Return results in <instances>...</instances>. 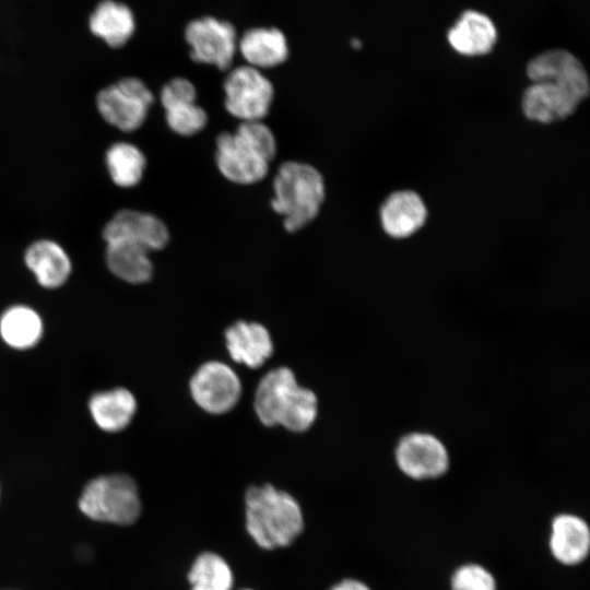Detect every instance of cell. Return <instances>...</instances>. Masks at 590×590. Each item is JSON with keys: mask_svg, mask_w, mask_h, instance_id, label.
Here are the masks:
<instances>
[{"mask_svg": "<svg viewBox=\"0 0 590 590\" xmlns=\"http://www.w3.org/2000/svg\"><path fill=\"white\" fill-rule=\"evenodd\" d=\"M275 154V137L261 120L241 121L235 132H223L216 139V166L227 180L238 185L262 180Z\"/></svg>", "mask_w": 590, "mask_h": 590, "instance_id": "cell-1", "label": "cell"}, {"mask_svg": "<svg viewBox=\"0 0 590 590\" xmlns=\"http://www.w3.org/2000/svg\"><path fill=\"white\" fill-rule=\"evenodd\" d=\"M246 529L262 548L288 546L304 528L296 499L270 484L251 486L245 495Z\"/></svg>", "mask_w": 590, "mask_h": 590, "instance_id": "cell-2", "label": "cell"}, {"mask_svg": "<svg viewBox=\"0 0 590 590\" xmlns=\"http://www.w3.org/2000/svg\"><path fill=\"white\" fill-rule=\"evenodd\" d=\"M273 191L271 208L283 217V226L290 233L305 227L319 214L326 196L320 172L309 164L293 161L279 167Z\"/></svg>", "mask_w": 590, "mask_h": 590, "instance_id": "cell-3", "label": "cell"}, {"mask_svg": "<svg viewBox=\"0 0 590 590\" xmlns=\"http://www.w3.org/2000/svg\"><path fill=\"white\" fill-rule=\"evenodd\" d=\"M78 506L87 518L116 526H130L141 514L135 482L127 474H107L91 480L83 488Z\"/></svg>", "mask_w": 590, "mask_h": 590, "instance_id": "cell-4", "label": "cell"}, {"mask_svg": "<svg viewBox=\"0 0 590 590\" xmlns=\"http://www.w3.org/2000/svg\"><path fill=\"white\" fill-rule=\"evenodd\" d=\"M190 58L197 63L228 70L237 52L238 36L234 24L213 15L190 20L184 28Z\"/></svg>", "mask_w": 590, "mask_h": 590, "instance_id": "cell-5", "label": "cell"}, {"mask_svg": "<svg viewBox=\"0 0 590 590\" xmlns=\"http://www.w3.org/2000/svg\"><path fill=\"white\" fill-rule=\"evenodd\" d=\"M226 110L241 121H259L269 113L274 97L272 82L248 64L233 68L223 84Z\"/></svg>", "mask_w": 590, "mask_h": 590, "instance_id": "cell-6", "label": "cell"}, {"mask_svg": "<svg viewBox=\"0 0 590 590\" xmlns=\"http://www.w3.org/2000/svg\"><path fill=\"white\" fill-rule=\"evenodd\" d=\"M154 102L146 84L134 76L123 78L101 90L97 109L111 126L129 132L140 128Z\"/></svg>", "mask_w": 590, "mask_h": 590, "instance_id": "cell-7", "label": "cell"}, {"mask_svg": "<svg viewBox=\"0 0 590 590\" xmlns=\"http://www.w3.org/2000/svg\"><path fill=\"white\" fill-rule=\"evenodd\" d=\"M190 392L196 403L212 414H222L239 400L241 384L235 371L224 363L203 364L190 380Z\"/></svg>", "mask_w": 590, "mask_h": 590, "instance_id": "cell-8", "label": "cell"}, {"mask_svg": "<svg viewBox=\"0 0 590 590\" xmlns=\"http://www.w3.org/2000/svg\"><path fill=\"white\" fill-rule=\"evenodd\" d=\"M399 469L415 480L435 479L449 467V456L444 444L427 433L405 435L396 449Z\"/></svg>", "mask_w": 590, "mask_h": 590, "instance_id": "cell-9", "label": "cell"}, {"mask_svg": "<svg viewBox=\"0 0 590 590\" xmlns=\"http://www.w3.org/2000/svg\"><path fill=\"white\" fill-rule=\"evenodd\" d=\"M531 82H551L573 93L583 102L590 93V81L581 61L565 49L546 50L527 66Z\"/></svg>", "mask_w": 590, "mask_h": 590, "instance_id": "cell-10", "label": "cell"}, {"mask_svg": "<svg viewBox=\"0 0 590 590\" xmlns=\"http://www.w3.org/2000/svg\"><path fill=\"white\" fill-rule=\"evenodd\" d=\"M161 103L166 122L175 133L190 137L205 127L206 113L197 104V90L188 79L177 76L168 81L162 87Z\"/></svg>", "mask_w": 590, "mask_h": 590, "instance_id": "cell-11", "label": "cell"}, {"mask_svg": "<svg viewBox=\"0 0 590 590\" xmlns=\"http://www.w3.org/2000/svg\"><path fill=\"white\" fill-rule=\"evenodd\" d=\"M103 238L113 240H130L141 244L150 251L163 249L169 241V232L165 223L157 216L135 211L121 210L104 226Z\"/></svg>", "mask_w": 590, "mask_h": 590, "instance_id": "cell-12", "label": "cell"}, {"mask_svg": "<svg viewBox=\"0 0 590 590\" xmlns=\"http://www.w3.org/2000/svg\"><path fill=\"white\" fill-rule=\"evenodd\" d=\"M582 102L551 82H531L521 97L522 113L531 121L547 125L570 117Z\"/></svg>", "mask_w": 590, "mask_h": 590, "instance_id": "cell-13", "label": "cell"}, {"mask_svg": "<svg viewBox=\"0 0 590 590\" xmlns=\"http://www.w3.org/2000/svg\"><path fill=\"white\" fill-rule=\"evenodd\" d=\"M379 216L382 229L388 236L403 239L423 227L427 219V208L417 192L399 190L386 198Z\"/></svg>", "mask_w": 590, "mask_h": 590, "instance_id": "cell-14", "label": "cell"}, {"mask_svg": "<svg viewBox=\"0 0 590 590\" xmlns=\"http://www.w3.org/2000/svg\"><path fill=\"white\" fill-rule=\"evenodd\" d=\"M237 50L246 64L256 69H271L283 64L290 56L284 32L276 26H253L238 38Z\"/></svg>", "mask_w": 590, "mask_h": 590, "instance_id": "cell-15", "label": "cell"}, {"mask_svg": "<svg viewBox=\"0 0 590 590\" xmlns=\"http://www.w3.org/2000/svg\"><path fill=\"white\" fill-rule=\"evenodd\" d=\"M87 27L94 37L117 49L132 38L137 30V20L127 3L101 0L88 15Z\"/></svg>", "mask_w": 590, "mask_h": 590, "instance_id": "cell-16", "label": "cell"}, {"mask_svg": "<svg viewBox=\"0 0 590 590\" xmlns=\"http://www.w3.org/2000/svg\"><path fill=\"white\" fill-rule=\"evenodd\" d=\"M550 550L564 565L580 564L590 551V529L587 522L571 514L556 516L551 526Z\"/></svg>", "mask_w": 590, "mask_h": 590, "instance_id": "cell-17", "label": "cell"}, {"mask_svg": "<svg viewBox=\"0 0 590 590\" xmlns=\"http://www.w3.org/2000/svg\"><path fill=\"white\" fill-rule=\"evenodd\" d=\"M497 31L484 13L468 10L448 32L450 46L460 55L476 57L488 54L495 46Z\"/></svg>", "mask_w": 590, "mask_h": 590, "instance_id": "cell-18", "label": "cell"}, {"mask_svg": "<svg viewBox=\"0 0 590 590\" xmlns=\"http://www.w3.org/2000/svg\"><path fill=\"white\" fill-rule=\"evenodd\" d=\"M231 357L250 368L260 367L273 353L268 330L257 322L238 321L225 331Z\"/></svg>", "mask_w": 590, "mask_h": 590, "instance_id": "cell-19", "label": "cell"}, {"mask_svg": "<svg viewBox=\"0 0 590 590\" xmlns=\"http://www.w3.org/2000/svg\"><path fill=\"white\" fill-rule=\"evenodd\" d=\"M24 260L37 282L46 288L61 286L71 273L69 256L52 240L42 239L33 243L26 249Z\"/></svg>", "mask_w": 590, "mask_h": 590, "instance_id": "cell-20", "label": "cell"}, {"mask_svg": "<svg viewBox=\"0 0 590 590\" xmlns=\"http://www.w3.org/2000/svg\"><path fill=\"white\" fill-rule=\"evenodd\" d=\"M296 386L294 373L286 367L273 369L261 379L256 390L255 410L264 425H279L283 408Z\"/></svg>", "mask_w": 590, "mask_h": 590, "instance_id": "cell-21", "label": "cell"}, {"mask_svg": "<svg viewBox=\"0 0 590 590\" xmlns=\"http://www.w3.org/2000/svg\"><path fill=\"white\" fill-rule=\"evenodd\" d=\"M106 263L117 278L132 284L148 282L153 275V264L148 248L130 240L106 243Z\"/></svg>", "mask_w": 590, "mask_h": 590, "instance_id": "cell-22", "label": "cell"}, {"mask_svg": "<svg viewBox=\"0 0 590 590\" xmlns=\"http://www.w3.org/2000/svg\"><path fill=\"white\" fill-rule=\"evenodd\" d=\"M88 409L101 429L117 433L130 424L137 411V401L128 389L115 388L93 394Z\"/></svg>", "mask_w": 590, "mask_h": 590, "instance_id": "cell-23", "label": "cell"}, {"mask_svg": "<svg viewBox=\"0 0 590 590\" xmlns=\"http://www.w3.org/2000/svg\"><path fill=\"white\" fill-rule=\"evenodd\" d=\"M42 334V319L34 309L27 306H12L0 317V335L13 349L33 347L39 342Z\"/></svg>", "mask_w": 590, "mask_h": 590, "instance_id": "cell-24", "label": "cell"}, {"mask_svg": "<svg viewBox=\"0 0 590 590\" xmlns=\"http://www.w3.org/2000/svg\"><path fill=\"white\" fill-rule=\"evenodd\" d=\"M106 165L113 181L122 188H131L143 177L146 160L142 151L127 142L113 144L106 153Z\"/></svg>", "mask_w": 590, "mask_h": 590, "instance_id": "cell-25", "label": "cell"}, {"mask_svg": "<svg viewBox=\"0 0 590 590\" xmlns=\"http://www.w3.org/2000/svg\"><path fill=\"white\" fill-rule=\"evenodd\" d=\"M191 590H232L233 573L220 555L200 554L188 575Z\"/></svg>", "mask_w": 590, "mask_h": 590, "instance_id": "cell-26", "label": "cell"}, {"mask_svg": "<svg viewBox=\"0 0 590 590\" xmlns=\"http://www.w3.org/2000/svg\"><path fill=\"white\" fill-rule=\"evenodd\" d=\"M317 416L315 393L298 385L294 388L281 413L279 425L293 432L308 429Z\"/></svg>", "mask_w": 590, "mask_h": 590, "instance_id": "cell-27", "label": "cell"}, {"mask_svg": "<svg viewBox=\"0 0 590 590\" xmlns=\"http://www.w3.org/2000/svg\"><path fill=\"white\" fill-rule=\"evenodd\" d=\"M451 590H496V581L485 567L465 564L453 573Z\"/></svg>", "mask_w": 590, "mask_h": 590, "instance_id": "cell-28", "label": "cell"}, {"mask_svg": "<svg viewBox=\"0 0 590 590\" xmlns=\"http://www.w3.org/2000/svg\"><path fill=\"white\" fill-rule=\"evenodd\" d=\"M330 590H370L365 583L354 580V579H345L334 587H332Z\"/></svg>", "mask_w": 590, "mask_h": 590, "instance_id": "cell-29", "label": "cell"}]
</instances>
